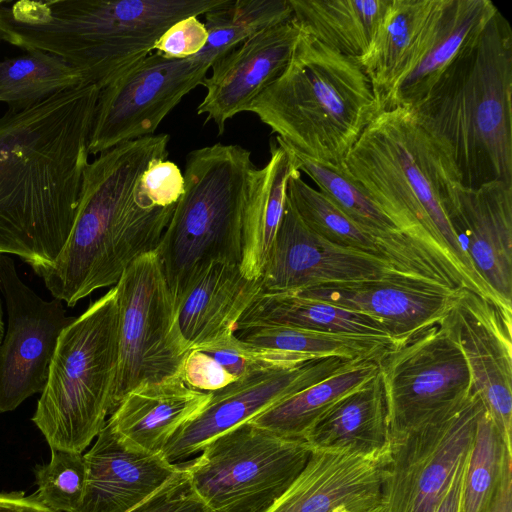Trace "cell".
Returning <instances> with one entry per match:
<instances>
[{
	"mask_svg": "<svg viewBox=\"0 0 512 512\" xmlns=\"http://www.w3.org/2000/svg\"><path fill=\"white\" fill-rule=\"evenodd\" d=\"M448 220L475 272L512 309V186H461Z\"/></svg>",
	"mask_w": 512,
	"mask_h": 512,
	"instance_id": "21",
	"label": "cell"
},
{
	"mask_svg": "<svg viewBox=\"0 0 512 512\" xmlns=\"http://www.w3.org/2000/svg\"><path fill=\"white\" fill-rule=\"evenodd\" d=\"M264 324L393 339L381 322L368 315L290 292L262 291L241 316L237 330Z\"/></svg>",
	"mask_w": 512,
	"mask_h": 512,
	"instance_id": "30",
	"label": "cell"
},
{
	"mask_svg": "<svg viewBox=\"0 0 512 512\" xmlns=\"http://www.w3.org/2000/svg\"><path fill=\"white\" fill-rule=\"evenodd\" d=\"M184 192V176L180 168L167 159H156L139 177L135 195L150 207L176 205Z\"/></svg>",
	"mask_w": 512,
	"mask_h": 512,
	"instance_id": "39",
	"label": "cell"
},
{
	"mask_svg": "<svg viewBox=\"0 0 512 512\" xmlns=\"http://www.w3.org/2000/svg\"><path fill=\"white\" fill-rule=\"evenodd\" d=\"M439 0H392L367 53L358 61L380 110L397 83L419 59Z\"/></svg>",
	"mask_w": 512,
	"mask_h": 512,
	"instance_id": "26",
	"label": "cell"
},
{
	"mask_svg": "<svg viewBox=\"0 0 512 512\" xmlns=\"http://www.w3.org/2000/svg\"><path fill=\"white\" fill-rule=\"evenodd\" d=\"M469 453L459 464L450 485L440 500L435 512H459L462 485Z\"/></svg>",
	"mask_w": 512,
	"mask_h": 512,
	"instance_id": "45",
	"label": "cell"
},
{
	"mask_svg": "<svg viewBox=\"0 0 512 512\" xmlns=\"http://www.w3.org/2000/svg\"><path fill=\"white\" fill-rule=\"evenodd\" d=\"M170 136L121 143L86 165L75 221L61 252L37 275L68 307L95 290L116 285L139 257L157 249L176 205L150 207L135 187L156 159H167Z\"/></svg>",
	"mask_w": 512,
	"mask_h": 512,
	"instance_id": "3",
	"label": "cell"
},
{
	"mask_svg": "<svg viewBox=\"0 0 512 512\" xmlns=\"http://www.w3.org/2000/svg\"><path fill=\"white\" fill-rule=\"evenodd\" d=\"M392 0H288L300 30L359 61L369 50Z\"/></svg>",
	"mask_w": 512,
	"mask_h": 512,
	"instance_id": "29",
	"label": "cell"
},
{
	"mask_svg": "<svg viewBox=\"0 0 512 512\" xmlns=\"http://www.w3.org/2000/svg\"><path fill=\"white\" fill-rule=\"evenodd\" d=\"M89 85L83 73L64 59L27 50L0 61V102L21 111L70 89Z\"/></svg>",
	"mask_w": 512,
	"mask_h": 512,
	"instance_id": "32",
	"label": "cell"
},
{
	"mask_svg": "<svg viewBox=\"0 0 512 512\" xmlns=\"http://www.w3.org/2000/svg\"><path fill=\"white\" fill-rule=\"evenodd\" d=\"M209 399V392L191 388L180 374L129 391L106 424L128 448L162 453L178 430L198 415Z\"/></svg>",
	"mask_w": 512,
	"mask_h": 512,
	"instance_id": "23",
	"label": "cell"
},
{
	"mask_svg": "<svg viewBox=\"0 0 512 512\" xmlns=\"http://www.w3.org/2000/svg\"><path fill=\"white\" fill-rule=\"evenodd\" d=\"M129 512H214L193 490L182 466L151 496Z\"/></svg>",
	"mask_w": 512,
	"mask_h": 512,
	"instance_id": "40",
	"label": "cell"
},
{
	"mask_svg": "<svg viewBox=\"0 0 512 512\" xmlns=\"http://www.w3.org/2000/svg\"><path fill=\"white\" fill-rule=\"evenodd\" d=\"M115 288L119 363L112 411L132 389L180 375L190 352L156 251L137 258Z\"/></svg>",
	"mask_w": 512,
	"mask_h": 512,
	"instance_id": "10",
	"label": "cell"
},
{
	"mask_svg": "<svg viewBox=\"0 0 512 512\" xmlns=\"http://www.w3.org/2000/svg\"><path fill=\"white\" fill-rule=\"evenodd\" d=\"M497 10L490 0H439L418 61L392 89L381 111L411 108L418 103L458 51Z\"/></svg>",
	"mask_w": 512,
	"mask_h": 512,
	"instance_id": "25",
	"label": "cell"
},
{
	"mask_svg": "<svg viewBox=\"0 0 512 512\" xmlns=\"http://www.w3.org/2000/svg\"><path fill=\"white\" fill-rule=\"evenodd\" d=\"M287 197L303 224L316 236L387 261L377 244L322 192L308 185L300 171L290 177Z\"/></svg>",
	"mask_w": 512,
	"mask_h": 512,
	"instance_id": "35",
	"label": "cell"
},
{
	"mask_svg": "<svg viewBox=\"0 0 512 512\" xmlns=\"http://www.w3.org/2000/svg\"><path fill=\"white\" fill-rule=\"evenodd\" d=\"M0 512H56L42 503L35 494L24 491L0 492Z\"/></svg>",
	"mask_w": 512,
	"mask_h": 512,
	"instance_id": "43",
	"label": "cell"
},
{
	"mask_svg": "<svg viewBox=\"0 0 512 512\" xmlns=\"http://www.w3.org/2000/svg\"><path fill=\"white\" fill-rule=\"evenodd\" d=\"M512 29L497 10L413 110L454 165L461 186H512Z\"/></svg>",
	"mask_w": 512,
	"mask_h": 512,
	"instance_id": "4",
	"label": "cell"
},
{
	"mask_svg": "<svg viewBox=\"0 0 512 512\" xmlns=\"http://www.w3.org/2000/svg\"><path fill=\"white\" fill-rule=\"evenodd\" d=\"M227 0H0V41L56 55L100 90L175 22Z\"/></svg>",
	"mask_w": 512,
	"mask_h": 512,
	"instance_id": "5",
	"label": "cell"
},
{
	"mask_svg": "<svg viewBox=\"0 0 512 512\" xmlns=\"http://www.w3.org/2000/svg\"><path fill=\"white\" fill-rule=\"evenodd\" d=\"M208 40L195 56L213 63L258 32L292 17L288 0H227L204 14Z\"/></svg>",
	"mask_w": 512,
	"mask_h": 512,
	"instance_id": "34",
	"label": "cell"
},
{
	"mask_svg": "<svg viewBox=\"0 0 512 512\" xmlns=\"http://www.w3.org/2000/svg\"><path fill=\"white\" fill-rule=\"evenodd\" d=\"M345 174L463 288L506 306L475 272L448 220L457 171L413 110L380 111L341 164Z\"/></svg>",
	"mask_w": 512,
	"mask_h": 512,
	"instance_id": "2",
	"label": "cell"
},
{
	"mask_svg": "<svg viewBox=\"0 0 512 512\" xmlns=\"http://www.w3.org/2000/svg\"><path fill=\"white\" fill-rule=\"evenodd\" d=\"M213 62L198 56L169 59L155 52L100 90L89 154L154 135L185 95L202 85Z\"/></svg>",
	"mask_w": 512,
	"mask_h": 512,
	"instance_id": "13",
	"label": "cell"
},
{
	"mask_svg": "<svg viewBox=\"0 0 512 512\" xmlns=\"http://www.w3.org/2000/svg\"><path fill=\"white\" fill-rule=\"evenodd\" d=\"M511 456L492 418L481 414L462 485L459 512H487L498 486L505 458Z\"/></svg>",
	"mask_w": 512,
	"mask_h": 512,
	"instance_id": "36",
	"label": "cell"
},
{
	"mask_svg": "<svg viewBox=\"0 0 512 512\" xmlns=\"http://www.w3.org/2000/svg\"><path fill=\"white\" fill-rule=\"evenodd\" d=\"M304 440L315 449L371 454L385 451L389 431L381 375L331 405L310 427Z\"/></svg>",
	"mask_w": 512,
	"mask_h": 512,
	"instance_id": "28",
	"label": "cell"
},
{
	"mask_svg": "<svg viewBox=\"0 0 512 512\" xmlns=\"http://www.w3.org/2000/svg\"><path fill=\"white\" fill-rule=\"evenodd\" d=\"M377 364L389 437L452 408L475 390L467 361L442 319L389 347Z\"/></svg>",
	"mask_w": 512,
	"mask_h": 512,
	"instance_id": "12",
	"label": "cell"
},
{
	"mask_svg": "<svg viewBox=\"0 0 512 512\" xmlns=\"http://www.w3.org/2000/svg\"><path fill=\"white\" fill-rule=\"evenodd\" d=\"M251 152L213 144L186 158L184 192L155 250L176 308L214 262L240 265Z\"/></svg>",
	"mask_w": 512,
	"mask_h": 512,
	"instance_id": "7",
	"label": "cell"
},
{
	"mask_svg": "<svg viewBox=\"0 0 512 512\" xmlns=\"http://www.w3.org/2000/svg\"><path fill=\"white\" fill-rule=\"evenodd\" d=\"M379 279L421 281L383 259L338 247L316 236L303 224L287 197L263 267L262 291L295 293L321 284Z\"/></svg>",
	"mask_w": 512,
	"mask_h": 512,
	"instance_id": "17",
	"label": "cell"
},
{
	"mask_svg": "<svg viewBox=\"0 0 512 512\" xmlns=\"http://www.w3.org/2000/svg\"><path fill=\"white\" fill-rule=\"evenodd\" d=\"M380 111L359 62L302 31L284 71L247 110L293 151L338 166Z\"/></svg>",
	"mask_w": 512,
	"mask_h": 512,
	"instance_id": "6",
	"label": "cell"
},
{
	"mask_svg": "<svg viewBox=\"0 0 512 512\" xmlns=\"http://www.w3.org/2000/svg\"><path fill=\"white\" fill-rule=\"evenodd\" d=\"M485 409L474 390L452 408L390 436L379 512H435L471 450Z\"/></svg>",
	"mask_w": 512,
	"mask_h": 512,
	"instance_id": "11",
	"label": "cell"
},
{
	"mask_svg": "<svg viewBox=\"0 0 512 512\" xmlns=\"http://www.w3.org/2000/svg\"><path fill=\"white\" fill-rule=\"evenodd\" d=\"M301 30L289 19L253 35L211 66L212 74L202 85L206 95L197 107L198 115L213 121L218 133L227 120L247 112L251 103L284 71Z\"/></svg>",
	"mask_w": 512,
	"mask_h": 512,
	"instance_id": "19",
	"label": "cell"
},
{
	"mask_svg": "<svg viewBox=\"0 0 512 512\" xmlns=\"http://www.w3.org/2000/svg\"><path fill=\"white\" fill-rule=\"evenodd\" d=\"M276 142L266 165L252 171L244 210L240 270L250 279L261 278L283 216L289 179L299 171L292 150L278 137Z\"/></svg>",
	"mask_w": 512,
	"mask_h": 512,
	"instance_id": "27",
	"label": "cell"
},
{
	"mask_svg": "<svg viewBox=\"0 0 512 512\" xmlns=\"http://www.w3.org/2000/svg\"><path fill=\"white\" fill-rule=\"evenodd\" d=\"M4 331H5V325H4V320H3V308H2V301L0 299V344L3 339Z\"/></svg>",
	"mask_w": 512,
	"mask_h": 512,
	"instance_id": "46",
	"label": "cell"
},
{
	"mask_svg": "<svg viewBox=\"0 0 512 512\" xmlns=\"http://www.w3.org/2000/svg\"><path fill=\"white\" fill-rule=\"evenodd\" d=\"M456 292L418 280L379 279L321 284L295 294L368 315L403 340L440 321Z\"/></svg>",
	"mask_w": 512,
	"mask_h": 512,
	"instance_id": "20",
	"label": "cell"
},
{
	"mask_svg": "<svg viewBox=\"0 0 512 512\" xmlns=\"http://www.w3.org/2000/svg\"><path fill=\"white\" fill-rule=\"evenodd\" d=\"M208 33L197 16H189L171 25L157 40L154 50L169 59L197 55L206 45Z\"/></svg>",
	"mask_w": 512,
	"mask_h": 512,
	"instance_id": "41",
	"label": "cell"
},
{
	"mask_svg": "<svg viewBox=\"0 0 512 512\" xmlns=\"http://www.w3.org/2000/svg\"><path fill=\"white\" fill-rule=\"evenodd\" d=\"M512 310L467 288L455 293L442 322L463 353L474 384L512 455Z\"/></svg>",
	"mask_w": 512,
	"mask_h": 512,
	"instance_id": "16",
	"label": "cell"
},
{
	"mask_svg": "<svg viewBox=\"0 0 512 512\" xmlns=\"http://www.w3.org/2000/svg\"><path fill=\"white\" fill-rule=\"evenodd\" d=\"M0 292L7 329L0 344V413L11 412L41 393L62 331L76 317L63 302L47 301L25 284L10 255H0Z\"/></svg>",
	"mask_w": 512,
	"mask_h": 512,
	"instance_id": "14",
	"label": "cell"
},
{
	"mask_svg": "<svg viewBox=\"0 0 512 512\" xmlns=\"http://www.w3.org/2000/svg\"><path fill=\"white\" fill-rule=\"evenodd\" d=\"M377 372V361L357 363L281 401L249 422L284 437L304 440L313 423L331 405Z\"/></svg>",
	"mask_w": 512,
	"mask_h": 512,
	"instance_id": "31",
	"label": "cell"
},
{
	"mask_svg": "<svg viewBox=\"0 0 512 512\" xmlns=\"http://www.w3.org/2000/svg\"><path fill=\"white\" fill-rule=\"evenodd\" d=\"M360 362L336 356L317 357L296 366L239 378L209 392L206 406L178 430L162 454L170 463L184 460L199 453L215 437Z\"/></svg>",
	"mask_w": 512,
	"mask_h": 512,
	"instance_id": "15",
	"label": "cell"
},
{
	"mask_svg": "<svg viewBox=\"0 0 512 512\" xmlns=\"http://www.w3.org/2000/svg\"><path fill=\"white\" fill-rule=\"evenodd\" d=\"M35 496L56 512H77L87 483V466L80 452L51 449V459L34 467Z\"/></svg>",
	"mask_w": 512,
	"mask_h": 512,
	"instance_id": "37",
	"label": "cell"
},
{
	"mask_svg": "<svg viewBox=\"0 0 512 512\" xmlns=\"http://www.w3.org/2000/svg\"><path fill=\"white\" fill-rule=\"evenodd\" d=\"M99 93L89 84L0 117V255L36 274L73 227Z\"/></svg>",
	"mask_w": 512,
	"mask_h": 512,
	"instance_id": "1",
	"label": "cell"
},
{
	"mask_svg": "<svg viewBox=\"0 0 512 512\" xmlns=\"http://www.w3.org/2000/svg\"><path fill=\"white\" fill-rule=\"evenodd\" d=\"M236 336L264 348L308 357H342L356 362L375 360L397 340L354 334L326 333L283 325H252ZM401 341V340H400Z\"/></svg>",
	"mask_w": 512,
	"mask_h": 512,
	"instance_id": "33",
	"label": "cell"
},
{
	"mask_svg": "<svg viewBox=\"0 0 512 512\" xmlns=\"http://www.w3.org/2000/svg\"><path fill=\"white\" fill-rule=\"evenodd\" d=\"M181 465L190 484L214 512H265L290 486L312 452L250 422L209 441Z\"/></svg>",
	"mask_w": 512,
	"mask_h": 512,
	"instance_id": "9",
	"label": "cell"
},
{
	"mask_svg": "<svg viewBox=\"0 0 512 512\" xmlns=\"http://www.w3.org/2000/svg\"><path fill=\"white\" fill-rule=\"evenodd\" d=\"M512 457L505 458L500 480L487 512H512Z\"/></svg>",
	"mask_w": 512,
	"mask_h": 512,
	"instance_id": "44",
	"label": "cell"
},
{
	"mask_svg": "<svg viewBox=\"0 0 512 512\" xmlns=\"http://www.w3.org/2000/svg\"><path fill=\"white\" fill-rule=\"evenodd\" d=\"M184 382L199 391L213 392L236 379L224 371L210 356L201 350H190L182 370Z\"/></svg>",
	"mask_w": 512,
	"mask_h": 512,
	"instance_id": "42",
	"label": "cell"
},
{
	"mask_svg": "<svg viewBox=\"0 0 512 512\" xmlns=\"http://www.w3.org/2000/svg\"><path fill=\"white\" fill-rule=\"evenodd\" d=\"M83 456L87 483L77 512H129L179 469L162 453L128 448L106 423Z\"/></svg>",
	"mask_w": 512,
	"mask_h": 512,
	"instance_id": "22",
	"label": "cell"
},
{
	"mask_svg": "<svg viewBox=\"0 0 512 512\" xmlns=\"http://www.w3.org/2000/svg\"><path fill=\"white\" fill-rule=\"evenodd\" d=\"M386 455L387 449L312 448L302 471L265 512H379Z\"/></svg>",
	"mask_w": 512,
	"mask_h": 512,
	"instance_id": "18",
	"label": "cell"
},
{
	"mask_svg": "<svg viewBox=\"0 0 512 512\" xmlns=\"http://www.w3.org/2000/svg\"><path fill=\"white\" fill-rule=\"evenodd\" d=\"M236 380L251 374L292 367L312 358L240 340L235 333L199 348Z\"/></svg>",
	"mask_w": 512,
	"mask_h": 512,
	"instance_id": "38",
	"label": "cell"
},
{
	"mask_svg": "<svg viewBox=\"0 0 512 512\" xmlns=\"http://www.w3.org/2000/svg\"><path fill=\"white\" fill-rule=\"evenodd\" d=\"M261 292V278L245 277L240 265L211 263L177 308L180 330L190 350L235 333L241 316Z\"/></svg>",
	"mask_w": 512,
	"mask_h": 512,
	"instance_id": "24",
	"label": "cell"
},
{
	"mask_svg": "<svg viewBox=\"0 0 512 512\" xmlns=\"http://www.w3.org/2000/svg\"><path fill=\"white\" fill-rule=\"evenodd\" d=\"M119 363L115 286L61 333L32 422L50 449L82 453L113 407Z\"/></svg>",
	"mask_w": 512,
	"mask_h": 512,
	"instance_id": "8",
	"label": "cell"
}]
</instances>
